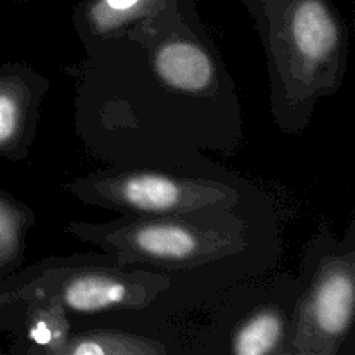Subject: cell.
<instances>
[{
  "label": "cell",
  "instance_id": "2",
  "mask_svg": "<svg viewBox=\"0 0 355 355\" xmlns=\"http://www.w3.org/2000/svg\"><path fill=\"white\" fill-rule=\"evenodd\" d=\"M64 232L99 248L118 266L166 277L158 314H200L232 284L277 269L283 259L274 203L205 208L172 215H118L106 222L73 220Z\"/></svg>",
  "mask_w": 355,
  "mask_h": 355
},
{
  "label": "cell",
  "instance_id": "10",
  "mask_svg": "<svg viewBox=\"0 0 355 355\" xmlns=\"http://www.w3.org/2000/svg\"><path fill=\"white\" fill-rule=\"evenodd\" d=\"M177 2L179 0H80L73 7L71 24L83 51L89 52Z\"/></svg>",
  "mask_w": 355,
  "mask_h": 355
},
{
  "label": "cell",
  "instance_id": "8",
  "mask_svg": "<svg viewBox=\"0 0 355 355\" xmlns=\"http://www.w3.org/2000/svg\"><path fill=\"white\" fill-rule=\"evenodd\" d=\"M61 355H196L191 318L151 312L71 315V333Z\"/></svg>",
  "mask_w": 355,
  "mask_h": 355
},
{
  "label": "cell",
  "instance_id": "4",
  "mask_svg": "<svg viewBox=\"0 0 355 355\" xmlns=\"http://www.w3.org/2000/svg\"><path fill=\"white\" fill-rule=\"evenodd\" d=\"M62 193L118 215H172L205 208L274 203L245 175L208 156L173 162L111 163L73 177Z\"/></svg>",
  "mask_w": 355,
  "mask_h": 355
},
{
  "label": "cell",
  "instance_id": "14",
  "mask_svg": "<svg viewBox=\"0 0 355 355\" xmlns=\"http://www.w3.org/2000/svg\"><path fill=\"white\" fill-rule=\"evenodd\" d=\"M3 354H6V350H3L2 347H0V355H3Z\"/></svg>",
  "mask_w": 355,
  "mask_h": 355
},
{
  "label": "cell",
  "instance_id": "12",
  "mask_svg": "<svg viewBox=\"0 0 355 355\" xmlns=\"http://www.w3.org/2000/svg\"><path fill=\"white\" fill-rule=\"evenodd\" d=\"M71 333V315L55 302H24L23 318L10 335V355H61Z\"/></svg>",
  "mask_w": 355,
  "mask_h": 355
},
{
  "label": "cell",
  "instance_id": "11",
  "mask_svg": "<svg viewBox=\"0 0 355 355\" xmlns=\"http://www.w3.org/2000/svg\"><path fill=\"white\" fill-rule=\"evenodd\" d=\"M37 225L30 205L0 187V284L26 262L28 236ZM24 304L0 305V335H12L23 318Z\"/></svg>",
  "mask_w": 355,
  "mask_h": 355
},
{
  "label": "cell",
  "instance_id": "6",
  "mask_svg": "<svg viewBox=\"0 0 355 355\" xmlns=\"http://www.w3.org/2000/svg\"><path fill=\"white\" fill-rule=\"evenodd\" d=\"M288 355L355 352V218L343 236L321 225L304 245Z\"/></svg>",
  "mask_w": 355,
  "mask_h": 355
},
{
  "label": "cell",
  "instance_id": "5",
  "mask_svg": "<svg viewBox=\"0 0 355 355\" xmlns=\"http://www.w3.org/2000/svg\"><path fill=\"white\" fill-rule=\"evenodd\" d=\"M168 290L166 277L135 266H118L106 253L52 255L21 267L0 284V305L55 302L73 318L151 312Z\"/></svg>",
  "mask_w": 355,
  "mask_h": 355
},
{
  "label": "cell",
  "instance_id": "7",
  "mask_svg": "<svg viewBox=\"0 0 355 355\" xmlns=\"http://www.w3.org/2000/svg\"><path fill=\"white\" fill-rule=\"evenodd\" d=\"M297 277L270 270L218 295L191 319L196 355H288Z\"/></svg>",
  "mask_w": 355,
  "mask_h": 355
},
{
  "label": "cell",
  "instance_id": "1",
  "mask_svg": "<svg viewBox=\"0 0 355 355\" xmlns=\"http://www.w3.org/2000/svg\"><path fill=\"white\" fill-rule=\"evenodd\" d=\"M64 73L75 85L76 137L104 165L243 148L238 89L194 0L90 49Z\"/></svg>",
  "mask_w": 355,
  "mask_h": 355
},
{
  "label": "cell",
  "instance_id": "9",
  "mask_svg": "<svg viewBox=\"0 0 355 355\" xmlns=\"http://www.w3.org/2000/svg\"><path fill=\"white\" fill-rule=\"evenodd\" d=\"M51 80L28 62L0 64V159L21 163L38 135Z\"/></svg>",
  "mask_w": 355,
  "mask_h": 355
},
{
  "label": "cell",
  "instance_id": "13",
  "mask_svg": "<svg viewBox=\"0 0 355 355\" xmlns=\"http://www.w3.org/2000/svg\"><path fill=\"white\" fill-rule=\"evenodd\" d=\"M10 2H16V3H23V2H30V0H10Z\"/></svg>",
  "mask_w": 355,
  "mask_h": 355
},
{
  "label": "cell",
  "instance_id": "3",
  "mask_svg": "<svg viewBox=\"0 0 355 355\" xmlns=\"http://www.w3.org/2000/svg\"><path fill=\"white\" fill-rule=\"evenodd\" d=\"M250 14L267 62L270 116L302 135L322 99L336 96L349 69L350 31L333 0H238Z\"/></svg>",
  "mask_w": 355,
  "mask_h": 355
}]
</instances>
